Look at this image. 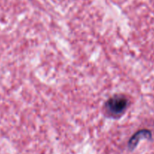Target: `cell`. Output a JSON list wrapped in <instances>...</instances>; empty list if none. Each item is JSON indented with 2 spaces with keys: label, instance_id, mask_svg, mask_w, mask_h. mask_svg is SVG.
I'll list each match as a JSON object with an SVG mask.
<instances>
[{
  "label": "cell",
  "instance_id": "obj_1",
  "mask_svg": "<svg viewBox=\"0 0 154 154\" xmlns=\"http://www.w3.org/2000/svg\"><path fill=\"white\" fill-rule=\"evenodd\" d=\"M128 99L125 94H115L109 97L103 105V112L109 118L118 119L125 112Z\"/></svg>",
  "mask_w": 154,
  "mask_h": 154
},
{
  "label": "cell",
  "instance_id": "obj_2",
  "mask_svg": "<svg viewBox=\"0 0 154 154\" xmlns=\"http://www.w3.org/2000/svg\"><path fill=\"white\" fill-rule=\"evenodd\" d=\"M152 137V134L151 131L147 129H142L140 131H137L132 137L130 138L129 141L128 143V147L130 150H133L134 148L137 146V143L141 139H151Z\"/></svg>",
  "mask_w": 154,
  "mask_h": 154
}]
</instances>
